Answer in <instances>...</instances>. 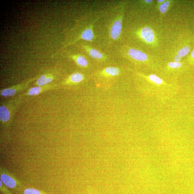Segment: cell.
<instances>
[{
	"mask_svg": "<svg viewBox=\"0 0 194 194\" xmlns=\"http://www.w3.org/2000/svg\"><path fill=\"white\" fill-rule=\"evenodd\" d=\"M19 97L12 99L5 103H2L0 106V120L4 125H8L13 118V115L20 103Z\"/></svg>",
	"mask_w": 194,
	"mask_h": 194,
	"instance_id": "cell-1",
	"label": "cell"
},
{
	"mask_svg": "<svg viewBox=\"0 0 194 194\" xmlns=\"http://www.w3.org/2000/svg\"><path fill=\"white\" fill-rule=\"evenodd\" d=\"M37 77L29 79L23 83L18 84L11 87L1 90L0 92L1 95L5 97H13L20 92L26 89L32 82L34 81Z\"/></svg>",
	"mask_w": 194,
	"mask_h": 194,
	"instance_id": "cell-2",
	"label": "cell"
},
{
	"mask_svg": "<svg viewBox=\"0 0 194 194\" xmlns=\"http://www.w3.org/2000/svg\"><path fill=\"white\" fill-rule=\"evenodd\" d=\"M137 35L145 44L153 46L156 44V38L154 32L151 28L146 26L138 31Z\"/></svg>",
	"mask_w": 194,
	"mask_h": 194,
	"instance_id": "cell-3",
	"label": "cell"
},
{
	"mask_svg": "<svg viewBox=\"0 0 194 194\" xmlns=\"http://www.w3.org/2000/svg\"><path fill=\"white\" fill-rule=\"evenodd\" d=\"M123 14V8L120 11V13L116 17L111 26L110 30V35L113 40H116L120 36L122 32Z\"/></svg>",
	"mask_w": 194,
	"mask_h": 194,
	"instance_id": "cell-4",
	"label": "cell"
},
{
	"mask_svg": "<svg viewBox=\"0 0 194 194\" xmlns=\"http://www.w3.org/2000/svg\"><path fill=\"white\" fill-rule=\"evenodd\" d=\"M125 55L135 61L145 62L148 61L149 57L147 54L139 50L128 48L127 49Z\"/></svg>",
	"mask_w": 194,
	"mask_h": 194,
	"instance_id": "cell-5",
	"label": "cell"
},
{
	"mask_svg": "<svg viewBox=\"0 0 194 194\" xmlns=\"http://www.w3.org/2000/svg\"><path fill=\"white\" fill-rule=\"evenodd\" d=\"M58 86L57 84H48L43 86H35L29 88L27 92L22 95H20L18 97L22 98L26 96H36L45 91L53 89Z\"/></svg>",
	"mask_w": 194,
	"mask_h": 194,
	"instance_id": "cell-6",
	"label": "cell"
},
{
	"mask_svg": "<svg viewBox=\"0 0 194 194\" xmlns=\"http://www.w3.org/2000/svg\"><path fill=\"white\" fill-rule=\"evenodd\" d=\"M94 24L90 25L88 27L83 31L81 34L77 38L73 41L69 45L74 44L78 40L80 39L86 40L88 41H92L94 38V32L93 27Z\"/></svg>",
	"mask_w": 194,
	"mask_h": 194,
	"instance_id": "cell-7",
	"label": "cell"
},
{
	"mask_svg": "<svg viewBox=\"0 0 194 194\" xmlns=\"http://www.w3.org/2000/svg\"><path fill=\"white\" fill-rule=\"evenodd\" d=\"M84 76L83 74L79 72L74 73L69 76L62 84L72 85L77 84L81 83L84 80Z\"/></svg>",
	"mask_w": 194,
	"mask_h": 194,
	"instance_id": "cell-8",
	"label": "cell"
},
{
	"mask_svg": "<svg viewBox=\"0 0 194 194\" xmlns=\"http://www.w3.org/2000/svg\"><path fill=\"white\" fill-rule=\"evenodd\" d=\"M55 79V76L53 74L49 73L43 74L37 79L34 85L36 86H43L47 85L52 82Z\"/></svg>",
	"mask_w": 194,
	"mask_h": 194,
	"instance_id": "cell-9",
	"label": "cell"
},
{
	"mask_svg": "<svg viewBox=\"0 0 194 194\" xmlns=\"http://www.w3.org/2000/svg\"><path fill=\"white\" fill-rule=\"evenodd\" d=\"M83 46L86 52L93 58L102 60L105 58L103 54L97 50L92 48L88 46Z\"/></svg>",
	"mask_w": 194,
	"mask_h": 194,
	"instance_id": "cell-10",
	"label": "cell"
},
{
	"mask_svg": "<svg viewBox=\"0 0 194 194\" xmlns=\"http://www.w3.org/2000/svg\"><path fill=\"white\" fill-rule=\"evenodd\" d=\"M120 71L118 68L114 67H109L104 68L100 72L101 75L105 77L116 76L120 74Z\"/></svg>",
	"mask_w": 194,
	"mask_h": 194,
	"instance_id": "cell-11",
	"label": "cell"
},
{
	"mask_svg": "<svg viewBox=\"0 0 194 194\" xmlns=\"http://www.w3.org/2000/svg\"><path fill=\"white\" fill-rule=\"evenodd\" d=\"M69 57L81 67H88V62L86 58L83 56L80 55H71Z\"/></svg>",
	"mask_w": 194,
	"mask_h": 194,
	"instance_id": "cell-12",
	"label": "cell"
},
{
	"mask_svg": "<svg viewBox=\"0 0 194 194\" xmlns=\"http://www.w3.org/2000/svg\"><path fill=\"white\" fill-rule=\"evenodd\" d=\"M1 181L4 184L10 188H14L16 186V183L14 179L6 174H2L1 176Z\"/></svg>",
	"mask_w": 194,
	"mask_h": 194,
	"instance_id": "cell-13",
	"label": "cell"
},
{
	"mask_svg": "<svg viewBox=\"0 0 194 194\" xmlns=\"http://www.w3.org/2000/svg\"><path fill=\"white\" fill-rule=\"evenodd\" d=\"M171 1H165L162 4L158 6L159 10L160 13L164 14L168 10L170 7Z\"/></svg>",
	"mask_w": 194,
	"mask_h": 194,
	"instance_id": "cell-14",
	"label": "cell"
},
{
	"mask_svg": "<svg viewBox=\"0 0 194 194\" xmlns=\"http://www.w3.org/2000/svg\"><path fill=\"white\" fill-rule=\"evenodd\" d=\"M190 46H185L178 50L177 55L179 56L181 58H182L187 55L190 52Z\"/></svg>",
	"mask_w": 194,
	"mask_h": 194,
	"instance_id": "cell-15",
	"label": "cell"
},
{
	"mask_svg": "<svg viewBox=\"0 0 194 194\" xmlns=\"http://www.w3.org/2000/svg\"><path fill=\"white\" fill-rule=\"evenodd\" d=\"M148 78L150 80L156 84L160 85L163 83L162 79L154 74H150L148 76Z\"/></svg>",
	"mask_w": 194,
	"mask_h": 194,
	"instance_id": "cell-16",
	"label": "cell"
},
{
	"mask_svg": "<svg viewBox=\"0 0 194 194\" xmlns=\"http://www.w3.org/2000/svg\"><path fill=\"white\" fill-rule=\"evenodd\" d=\"M168 66L170 68L173 69H177L181 67L182 66V64L181 62H171L168 63Z\"/></svg>",
	"mask_w": 194,
	"mask_h": 194,
	"instance_id": "cell-17",
	"label": "cell"
},
{
	"mask_svg": "<svg viewBox=\"0 0 194 194\" xmlns=\"http://www.w3.org/2000/svg\"><path fill=\"white\" fill-rule=\"evenodd\" d=\"M25 194H41L39 191L34 188H28L24 191Z\"/></svg>",
	"mask_w": 194,
	"mask_h": 194,
	"instance_id": "cell-18",
	"label": "cell"
},
{
	"mask_svg": "<svg viewBox=\"0 0 194 194\" xmlns=\"http://www.w3.org/2000/svg\"><path fill=\"white\" fill-rule=\"evenodd\" d=\"M181 58L179 56L176 55L175 56L174 58V62H179L181 61Z\"/></svg>",
	"mask_w": 194,
	"mask_h": 194,
	"instance_id": "cell-19",
	"label": "cell"
},
{
	"mask_svg": "<svg viewBox=\"0 0 194 194\" xmlns=\"http://www.w3.org/2000/svg\"><path fill=\"white\" fill-rule=\"evenodd\" d=\"M190 57L191 58L194 60V49L192 50L191 52Z\"/></svg>",
	"mask_w": 194,
	"mask_h": 194,
	"instance_id": "cell-20",
	"label": "cell"
},
{
	"mask_svg": "<svg viewBox=\"0 0 194 194\" xmlns=\"http://www.w3.org/2000/svg\"><path fill=\"white\" fill-rule=\"evenodd\" d=\"M165 1V0H158L157 1V4L158 6L160 5V4L163 3Z\"/></svg>",
	"mask_w": 194,
	"mask_h": 194,
	"instance_id": "cell-21",
	"label": "cell"
}]
</instances>
